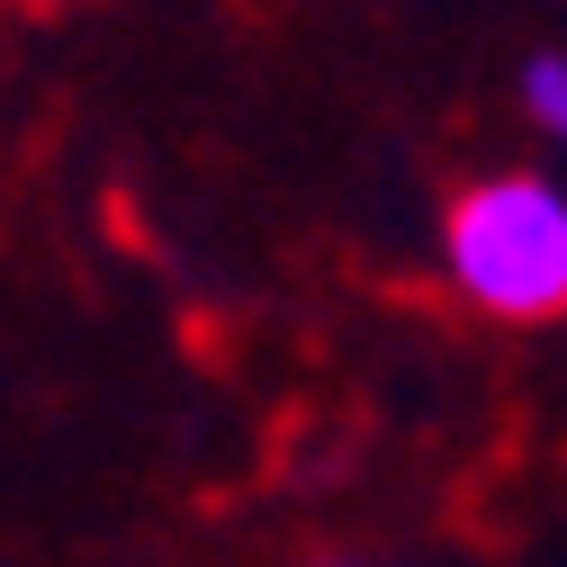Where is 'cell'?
I'll list each match as a JSON object with an SVG mask.
<instances>
[{
	"label": "cell",
	"mask_w": 567,
	"mask_h": 567,
	"mask_svg": "<svg viewBox=\"0 0 567 567\" xmlns=\"http://www.w3.org/2000/svg\"><path fill=\"white\" fill-rule=\"evenodd\" d=\"M451 289L495 324H549L567 307V198L549 172H486L442 217Z\"/></svg>",
	"instance_id": "obj_1"
},
{
	"label": "cell",
	"mask_w": 567,
	"mask_h": 567,
	"mask_svg": "<svg viewBox=\"0 0 567 567\" xmlns=\"http://www.w3.org/2000/svg\"><path fill=\"white\" fill-rule=\"evenodd\" d=\"M523 117H532L540 135H567V54H558V45H540V54L523 63Z\"/></svg>",
	"instance_id": "obj_2"
}]
</instances>
